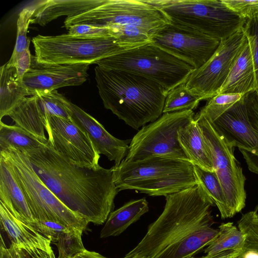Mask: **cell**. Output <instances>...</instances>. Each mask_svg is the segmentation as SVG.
<instances>
[{"label": "cell", "instance_id": "6da1fadb", "mask_svg": "<svg viewBox=\"0 0 258 258\" xmlns=\"http://www.w3.org/2000/svg\"><path fill=\"white\" fill-rule=\"evenodd\" d=\"M22 153L41 180L68 209L89 223L105 222L118 192L111 168L78 166L56 152L48 142L39 149Z\"/></svg>", "mask_w": 258, "mask_h": 258}, {"label": "cell", "instance_id": "7a4b0ae2", "mask_svg": "<svg viewBox=\"0 0 258 258\" xmlns=\"http://www.w3.org/2000/svg\"><path fill=\"white\" fill-rule=\"evenodd\" d=\"M164 210L139 243L123 258H156L202 227L214 223V202L201 184L165 197Z\"/></svg>", "mask_w": 258, "mask_h": 258}, {"label": "cell", "instance_id": "3957f363", "mask_svg": "<svg viewBox=\"0 0 258 258\" xmlns=\"http://www.w3.org/2000/svg\"><path fill=\"white\" fill-rule=\"evenodd\" d=\"M95 80L104 107L138 130L163 114L168 91L157 83L128 72L97 66Z\"/></svg>", "mask_w": 258, "mask_h": 258}, {"label": "cell", "instance_id": "277c9868", "mask_svg": "<svg viewBox=\"0 0 258 258\" xmlns=\"http://www.w3.org/2000/svg\"><path fill=\"white\" fill-rule=\"evenodd\" d=\"M118 191L133 189L152 196L165 197L198 184L189 161L151 157L135 161L124 159L111 167Z\"/></svg>", "mask_w": 258, "mask_h": 258}, {"label": "cell", "instance_id": "5b68a950", "mask_svg": "<svg viewBox=\"0 0 258 258\" xmlns=\"http://www.w3.org/2000/svg\"><path fill=\"white\" fill-rule=\"evenodd\" d=\"M162 11L170 22L189 27L220 41L244 26L245 19L222 0H146Z\"/></svg>", "mask_w": 258, "mask_h": 258}, {"label": "cell", "instance_id": "8992f818", "mask_svg": "<svg viewBox=\"0 0 258 258\" xmlns=\"http://www.w3.org/2000/svg\"><path fill=\"white\" fill-rule=\"evenodd\" d=\"M98 66L128 72L157 83L168 92L185 83L194 67L151 42L98 61Z\"/></svg>", "mask_w": 258, "mask_h": 258}, {"label": "cell", "instance_id": "52a82bcc", "mask_svg": "<svg viewBox=\"0 0 258 258\" xmlns=\"http://www.w3.org/2000/svg\"><path fill=\"white\" fill-rule=\"evenodd\" d=\"M22 189L31 212L40 223L50 221L67 227L85 231L89 222L64 205L43 183L28 159L14 149L0 150Z\"/></svg>", "mask_w": 258, "mask_h": 258}, {"label": "cell", "instance_id": "ba28073f", "mask_svg": "<svg viewBox=\"0 0 258 258\" xmlns=\"http://www.w3.org/2000/svg\"><path fill=\"white\" fill-rule=\"evenodd\" d=\"M32 41L36 61L49 64H91L130 49L113 37L90 39L78 38L68 34L38 35Z\"/></svg>", "mask_w": 258, "mask_h": 258}, {"label": "cell", "instance_id": "9c48e42d", "mask_svg": "<svg viewBox=\"0 0 258 258\" xmlns=\"http://www.w3.org/2000/svg\"><path fill=\"white\" fill-rule=\"evenodd\" d=\"M194 117L192 110L163 113L134 136L124 160L135 161L160 157L189 161L179 142L178 132Z\"/></svg>", "mask_w": 258, "mask_h": 258}, {"label": "cell", "instance_id": "30bf717a", "mask_svg": "<svg viewBox=\"0 0 258 258\" xmlns=\"http://www.w3.org/2000/svg\"><path fill=\"white\" fill-rule=\"evenodd\" d=\"M170 23L162 11L146 0H106L81 15L66 18L64 25L67 29L81 24L100 28L114 25L134 26L153 35Z\"/></svg>", "mask_w": 258, "mask_h": 258}, {"label": "cell", "instance_id": "8fae6325", "mask_svg": "<svg viewBox=\"0 0 258 258\" xmlns=\"http://www.w3.org/2000/svg\"><path fill=\"white\" fill-rule=\"evenodd\" d=\"M212 154L215 171L223 189L231 218L245 206L246 178L234 154L235 147L200 111L195 116Z\"/></svg>", "mask_w": 258, "mask_h": 258}, {"label": "cell", "instance_id": "7c38bea8", "mask_svg": "<svg viewBox=\"0 0 258 258\" xmlns=\"http://www.w3.org/2000/svg\"><path fill=\"white\" fill-rule=\"evenodd\" d=\"M247 42L243 27L221 41L211 58L191 73L185 84L186 87L201 101L216 95Z\"/></svg>", "mask_w": 258, "mask_h": 258}, {"label": "cell", "instance_id": "4fadbf2b", "mask_svg": "<svg viewBox=\"0 0 258 258\" xmlns=\"http://www.w3.org/2000/svg\"><path fill=\"white\" fill-rule=\"evenodd\" d=\"M221 41L192 28L170 22L152 35V43L189 64L195 70L204 65Z\"/></svg>", "mask_w": 258, "mask_h": 258}, {"label": "cell", "instance_id": "5bb4252c", "mask_svg": "<svg viewBox=\"0 0 258 258\" xmlns=\"http://www.w3.org/2000/svg\"><path fill=\"white\" fill-rule=\"evenodd\" d=\"M45 129L48 144L71 162L97 168L100 157L88 135L71 119L46 116Z\"/></svg>", "mask_w": 258, "mask_h": 258}, {"label": "cell", "instance_id": "9a60e30c", "mask_svg": "<svg viewBox=\"0 0 258 258\" xmlns=\"http://www.w3.org/2000/svg\"><path fill=\"white\" fill-rule=\"evenodd\" d=\"M243 95L211 122L228 142L239 149L249 170L258 175V133L248 120Z\"/></svg>", "mask_w": 258, "mask_h": 258}, {"label": "cell", "instance_id": "2e32d148", "mask_svg": "<svg viewBox=\"0 0 258 258\" xmlns=\"http://www.w3.org/2000/svg\"><path fill=\"white\" fill-rule=\"evenodd\" d=\"M90 64L39 63L31 56V64L23 83L30 96L38 95L66 87L80 86L87 79Z\"/></svg>", "mask_w": 258, "mask_h": 258}, {"label": "cell", "instance_id": "e0dca14e", "mask_svg": "<svg viewBox=\"0 0 258 258\" xmlns=\"http://www.w3.org/2000/svg\"><path fill=\"white\" fill-rule=\"evenodd\" d=\"M64 104L71 119L88 136L98 153L119 165L127 155L130 140L115 138L95 118L66 98Z\"/></svg>", "mask_w": 258, "mask_h": 258}, {"label": "cell", "instance_id": "ac0fdd59", "mask_svg": "<svg viewBox=\"0 0 258 258\" xmlns=\"http://www.w3.org/2000/svg\"><path fill=\"white\" fill-rule=\"evenodd\" d=\"M2 228L11 243L24 251L30 258H56L51 240L32 227L15 218L0 202Z\"/></svg>", "mask_w": 258, "mask_h": 258}, {"label": "cell", "instance_id": "d6986e66", "mask_svg": "<svg viewBox=\"0 0 258 258\" xmlns=\"http://www.w3.org/2000/svg\"><path fill=\"white\" fill-rule=\"evenodd\" d=\"M0 202L17 219L44 235L43 226L36 220L23 191L6 160L0 156Z\"/></svg>", "mask_w": 258, "mask_h": 258}, {"label": "cell", "instance_id": "ffe728a7", "mask_svg": "<svg viewBox=\"0 0 258 258\" xmlns=\"http://www.w3.org/2000/svg\"><path fill=\"white\" fill-rule=\"evenodd\" d=\"M106 0H47L38 1L30 24L44 26L57 18L81 15L99 7Z\"/></svg>", "mask_w": 258, "mask_h": 258}, {"label": "cell", "instance_id": "44dd1931", "mask_svg": "<svg viewBox=\"0 0 258 258\" xmlns=\"http://www.w3.org/2000/svg\"><path fill=\"white\" fill-rule=\"evenodd\" d=\"M256 79L250 45H245L218 94L245 95L255 91Z\"/></svg>", "mask_w": 258, "mask_h": 258}, {"label": "cell", "instance_id": "7402d4cb", "mask_svg": "<svg viewBox=\"0 0 258 258\" xmlns=\"http://www.w3.org/2000/svg\"><path fill=\"white\" fill-rule=\"evenodd\" d=\"M178 137L189 162L203 169L215 171L211 150L195 118L179 130Z\"/></svg>", "mask_w": 258, "mask_h": 258}, {"label": "cell", "instance_id": "603a6c76", "mask_svg": "<svg viewBox=\"0 0 258 258\" xmlns=\"http://www.w3.org/2000/svg\"><path fill=\"white\" fill-rule=\"evenodd\" d=\"M9 116L15 125L47 143L44 133L46 116L39 104L37 96L25 98Z\"/></svg>", "mask_w": 258, "mask_h": 258}, {"label": "cell", "instance_id": "cb8c5ba5", "mask_svg": "<svg viewBox=\"0 0 258 258\" xmlns=\"http://www.w3.org/2000/svg\"><path fill=\"white\" fill-rule=\"evenodd\" d=\"M148 211V203L145 198L125 203L109 214L100 232V238L119 235Z\"/></svg>", "mask_w": 258, "mask_h": 258}, {"label": "cell", "instance_id": "d4e9b609", "mask_svg": "<svg viewBox=\"0 0 258 258\" xmlns=\"http://www.w3.org/2000/svg\"><path fill=\"white\" fill-rule=\"evenodd\" d=\"M0 121L9 116L28 96V91L19 80L15 68L6 63L0 68Z\"/></svg>", "mask_w": 258, "mask_h": 258}, {"label": "cell", "instance_id": "484cf974", "mask_svg": "<svg viewBox=\"0 0 258 258\" xmlns=\"http://www.w3.org/2000/svg\"><path fill=\"white\" fill-rule=\"evenodd\" d=\"M47 143L15 124L0 121V150L14 149L23 152L39 149Z\"/></svg>", "mask_w": 258, "mask_h": 258}, {"label": "cell", "instance_id": "4316f807", "mask_svg": "<svg viewBox=\"0 0 258 258\" xmlns=\"http://www.w3.org/2000/svg\"><path fill=\"white\" fill-rule=\"evenodd\" d=\"M194 168L198 182L217 206L221 219L230 218L224 192L215 171H209L195 165Z\"/></svg>", "mask_w": 258, "mask_h": 258}, {"label": "cell", "instance_id": "83f0119b", "mask_svg": "<svg viewBox=\"0 0 258 258\" xmlns=\"http://www.w3.org/2000/svg\"><path fill=\"white\" fill-rule=\"evenodd\" d=\"M218 229V234L204 250L206 255L243 248L245 236L232 222L223 223Z\"/></svg>", "mask_w": 258, "mask_h": 258}, {"label": "cell", "instance_id": "f1b7e54d", "mask_svg": "<svg viewBox=\"0 0 258 258\" xmlns=\"http://www.w3.org/2000/svg\"><path fill=\"white\" fill-rule=\"evenodd\" d=\"M257 213L254 210L247 212L237 222L238 228L245 236L244 251L240 258H258Z\"/></svg>", "mask_w": 258, "mask_h": 258}, {"label": "cell", "instance_id": "f546056e", "mask_svg": "<svg viewBox=\"0 0 258 258\" xmlns=\"http://www.w3.org/2000/svg\"><path fill=\"white\" fill-rule=\"evenodd\" d=\"M185 83L180 84L168 92L163 113L192 110L197 108L200 98L191 93Z\"/></svg>", "mask_w": 258, "mask_h": 258}, {"label": "cell", "instance_id": "4dcf8cb0", "mask_svg": "<svg viewBox=\"0 0 258 258\" xmlns=\"http://www.w3.org/2000/svg\"><path fill=\"white\" fill-rule=\"evenodd\" d=\"M106 28L111 36L130 49L152 42L153 34L138 27L114 25Z\"/></svg>", "mask_w": 258, "mask_h": 258}, {"label": "cell", "instance_id": "1f68e13d", "mask_svg": "<svg viewBox=\"0 0 258 258\" xmlns=\"http://www.w3.org/2000/svg\"><path fill=\"white\" fill-rule=\"evenodd\" d=\"M35 11V4L24 8L19 14L15 46L10 59L6 63L8 67L14 68L20 55L25 50L29 48L30 40L27 38V33Z\"/></svg>", "mask_w": 258, "mask_h": 258}, {"label": "cell", "instance_id": "d6a6232c", "mask_svg": "<svg viewBox=\"0 0 258 258\" xmlns=\"http://www.w3.org/2000/svg\"><path fill=\"white\" fill-rule=\"evenodd\" d=\"M82 232L71 229L59 233L54 243L58 250L57 258H73L86 249L82 240Z\"/></svg>", "mask_w": 258, "mask_h": 258}, {"label": "cell", "instance_id": "836d02e7", "mask_svg": "<svg viewBox=\"0 0 258 258\" xmlns=\"http://www.w3.org/2000/svg\"><path fill=\"white\" fill-rule=\"evenodd\" d=\"M242 96L241 94H218L210 98L200 112L213 122L240 100Z\"/></svg>", "mask_w": 258, "mask_h": 258}, {"label": "cell", "instance_id": "e575fe53", "mask_svg": "<svg viewBox=\"0 0 258 258\" xmlns=\"http://www.w3.org/2000/svg\"><path fill=\"white\" fill-rule=\"evenodd\" d=\"M36 96H38L39 104L46 116L52 115L71 119L64 104L66 97L56 90Z\"/></svg>", "mask_w": 258, "mask_h": 258}, {"label": "cell", "instance_id": "d590c367", "mask_svg": "<svg viewBox=\"0 0 258 258\" xmlns=\"http://www.w3.org/2000/svg\"><path fill=\"white\" fill-rule=\"evenodd\" d=\"M252 55L256 79V90L258 98V14L247 19L243 26Z\"/></svg>", "mask_w": 258, "mask_h": 258}, {"label": "cell", "instance_id": "8d00e7d4", "mask_svg": "<svg viewBox=\"0 0 258 258\" xmlns=\"http://www.w3.org/2000/svg\"><path fill=\"white\" fill-rule=\"evenodd\" d=\"M68 34L83 38H99L112 37L108 28L94 27L87 24H75L69 29Z\"/></svg>", "mask_w": 258, "mask_h": 258}, {"label": "cell", "instance_id": "74e56055", "mask_svg": "<svg viewBox=\"0 0 258 258\" xmlns=\"http://www.w3.org/2000/svg\"><path fill=\"white\" fill-rule=\"evenodd\" d=\"M232 11L245 19L258 14V0H222Z\"/></svg>", "mask_w": 258, "mask_h": 258}, {"label": "cell", "instance_id": "f35d334b", "mask_svg": "<svg viewBox=\"0 0 258 258\" xmlns=\"http://www.w3.org/2000/svg\"><path fill=\"white\" fill-rule=\"evenodd\" d=\"M248 120L252 127L258 133V98L255 91L243 95Z\"/></svg>", "mask_w": 258, "mask_h": 258}, {"label": "cell", "instance_id": "ab89813d", "mask_svg": "<svg viewBox=\"0 0 258 258\" xmlns=\"http://www.w3.org/2000/svg\"><path fill=\"white\" fill-rule=\"evenodd\" d=\"M0 258H30L26 252L15 244L11 243L9 247H7L1 238Z\"/></svg>", "mask_w": 258, "mask_h": 258}, {"label": "cell", "instance_id": "60d3db41", "mask_svg": "<svg viewBox=\"0 0 258 258\" xmlns=\"http://www.w3.org/2000/svg\"><path fill=\"white\" fill-rule=\"evenodd\" d=\"M31 55L29 48L25 50L17 60L14 67L18 78L22 81L24 75L30 69L31 64Z\"/></svg>", "mask_w": 258, "mask_h": 258}, {"label": "cell", "instance_id": "b9f144b4", "mask_svg": "<svg viewBox=\"0 0 258 258\" xmlns=\"http://www.w3.org/2000/svg\"><path fill=\"white\" fill-rule=\"evenodd\" d=\"M244 251V250L243 248L226 250L220 253L211 255H206L201 257H196L193 256L187 258H240Z\"/></svg>", "mask_w": 258, "mask_h": 258}, {"label": "cell", "instance_id": "7bdbcfd3", "mask_svg": "<svg viewBox=\"0 0 258 258\" xmlns=\"http://www.w3.org/2000/svg\"><path fill=\"white\" fill-rule=\"evenodd\" d=\"M73 258H107L98 252L95 251H91L85 249L77 254Z\"/></svg>", "mask_w": 258, "mask_h": 258}, {"label": "cell", "instance_id": "ee69618b", "mask_svg": "<svg viewBox=\"0 0 258 258\" xmlns=\"http://www.w3.org/2000/svg\"><path fill=\"white\" fill-rule=\"evenodd\" d=\"M254 211L257 212V211H258V204L256 206V207L255 208V209H254Z\"/></svg>", "mask_w": 258, "mask_h": 258}, {"label": "cell", "instance_id": "f6af8a7d", "mask_svg": "<svg viewBox=\"0 0 258 258\" xmlns=\"http://www.w3.org/2000/svg\"><path fill=\"white\" fill-rule=\"evenodd\" d=\"M256 216H257V218L258 219V213H257Z\"/></svg>", "mask_w": 258, "mask_h": 258}, {"label": "cell", "instance_id": "bcb514c9", "mask_svg": "<svg viewBox=\"0 0 258 258\" xmlns=\"http://www.w3.org/2000/svg\"><path fill=\"white\" fill-rule=\"evenodd\" d=\"M134 258H138V257H134Z\"/></svg>", "mask_w": 258, "mask_h": 258}]
</instances>
